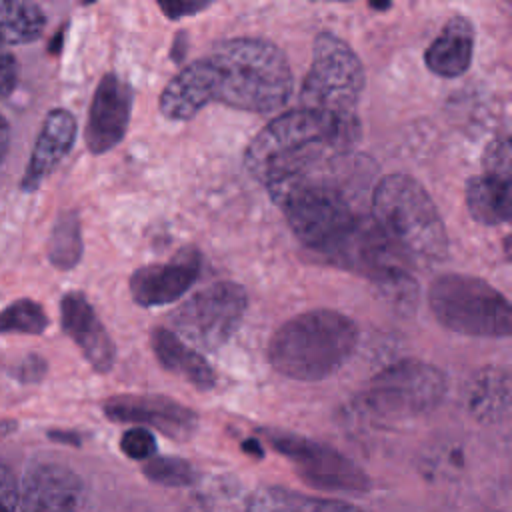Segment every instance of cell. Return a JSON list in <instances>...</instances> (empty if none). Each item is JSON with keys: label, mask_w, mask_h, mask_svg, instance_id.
Masks as SVG:
<instances>
[{"label": "cell", "mask_w": 512, "mask_h": 512, "mask_svg": "<svg viewBox=\"0 0 512 512\" xmlns=\"http://www.w3.org/2000/svg\"><path fill=\"white\" fill-rule=\"evenodd\" d=\"M286 54L264 38L220 40L212 50L186 64L160 92V114L174 122L194 118L206 104L220 102L238 110L270 114L292 94Z\"/></svg>", "instance_id": "1"}, {"label": "cell", "mask_w": 512, "mask_h": 512, "mask_svg": "<svg viewBox=\"0 0 512 512\" xmlns=\"http://www.w3.org/2000/svg\"><path fill=\"white\" fill-rule=\"evenodd\" d=\"M372 172L368 158L346 152L266 188L294 236L322 260L368 216L362 202Z\"/></svg>", "instance_id": "2"}, {"label": "cell", "mask_w": 512, "mask_h": 512, "mask_svg": "<svg viewBox=\"0 0 512 512\" xmlns=\"http://www.w3.org/2000/svg\"><path fill=\"white\" fill-rule=\"evenodd\" d=\"M360 140L358 116H334L296 108L268 122L248 144L244 166L252 178L270 186L338 154L354 152Z\"/></svg>", "instance_id": "3"}, {"label": "cell", "mask_w": 512, "mask_h": 512, "mask_svg": "<svg viewBox=\"0 0 512 512\" xmlns=\"http://www.w3.org/2000/svg\"><path fill=\"white\" fill-rule=\"evenodd\" d=\"M370 218L410 266L446 260L450 242L444 220L424 186L412 176L380 178L372 190Z\"/></svg>", "instance_id": "4"}, {"label": "cell", "mask_w": 512, "mask_h": 512, "mask_svg": "<svg viewBox=\"0 0 512 512\" xmlns=\"http://www.w3.org/2000/svg\"><path fill=\"white\" fill-rule=\"evenodd\" d=\"M352 318L316 308L286 320L268 342L270 366L292 380L318 382L340 370L358 346Z\"/></svg>", "instance_id": "5"}, {"label": "cell", "mask_w": 512, "mask_h": 512, "mask_svg": "<svg viewBox=\"0 0 512 512\" xmlns=\"http://www.w3.org/2000/svg\"><path fill=\"white\" fill-rule=\"evenodd\" d=\"M428 304L434 318L452 332L478 338H506L512 332L506 296L482 278L442 274L428 288Z\"/></svg>", "instance_id": "6"}, {"label": "cell", "mask_w": 512, "mask_h": 512, "mask_svg": "<svg viewBox=\"0 0 512 512\" xmlns=\"http://www.w3.org/2000/svg\"><path fill=\"white\" fill-rule=\"evenodd\" d=\"M364 68L356 52L332 32H320L312 46V64L300 88L302 108L334 116H356L364 90Z\"/></svg>", "instance_id": "7"}, {"label": "cell", "mask_w": 512, "mask_h": 512, "mask_svg": "<svg viewBox=\"0 0 512 512\" xmlns=\"http://www.w3.org/2000/svg\"><path fill=\"white\" fill-rule=\"evenodd\" d=\"M248 306L244 286L222 280L198 290L168 314V330L192 348L214 352L238 330Z\"/></svg>", "instance_id": "8"}, {"label": "cell", "mask_w": 512, "mask_h": 512, "mask_svg": "<svg viewBox=\"0 0 512 512\" xmlns=\"http://www.w3.org/2000/svg\"><path fill=\"white\" fill-rule=\"evenodd\" d=\"M440 368L404 358L380 370L364 390V406L380 418H414L432 412L446 394Z\"/></svg>", "instance_id": "9"}, {"label": "cell", "mask_w": 512, "mask_h": 512, "mask_svg": "<svg viewBox=\"0 0 512 512\" xmlns=\"http://www.w3.org/2000/svg\"><path fill=\"white\" fill-rule=\"evenodd\" d=\"M264 436L296 464L300 476L312 486L326 490H366L370 486L368 476L352 460L326 444L280 430H264Z\"/></svg>", "instance_id": "10"}, {"label": "cell", "mask_w": 512, "mask_h": 512, "mask_svg": "<svg viewBox=\"0 0 512 512\" xmlns=\"http://www.w3.org/2000/svg\"><path fill=\"white\" fill-rule=\"evenodd\" d=\"M202 254L194 246L180 248L170 260L140 266L130 276V292L136 304L144 308L176 302L198 280Z\"/></svg>", "instance_id": "11"}, {"label": "cell", "mask_w": 512, "mask_h": 512, "mask_svg": "<svg viewBox=\"0 0 512 512\" xmlns=\"http://www.w3.org/2000/svg\"><path fill=\"white\" fill-rule=\"evenodd\" d=\"M114 422H132L150 426L174 440L190 438L198 428V416L188 406L156 394H122L112 396L102 406Z\"/></svg>", "instance_id": "12"}, {"label": "cell", "mask_w": 512, "mask_h": 512, "mask_svg": "<svg viewBox=\"0 0 512 512\" xmlns=\"http://www.w3.org/2000/svg\"><path fill=\"white\" fill-rule=\"evenodd\" d=\"M132 86L114 72L102 76L98 82L88 122H86V146L92 154H104L112 150L126 136L132 112Z\"/></svg>", "instance_id": "13"}, {"label": "cell", "mask_w": 512, "mask_h": 512, "mask_svg": "<svg viewBox=\"0 0 512 512\" xmlns=\"http://www.w3.org/2000/svg\"><path fill=\"white\" fill-rule=\"evenodd\" d=\"M84 494L80 476L62 464L34 466L20 488L22 512H76Z\"/></svg>", "instance_id": "14"}, {"label": "cell", "mask_w": 512, "mask_h": 512, "mask_svg": "<svg viewBox=\"0 0 512 512\" xmlns=\"http://www.w3.org/2000/svg\"><path fill=\"white\" fill-rule=\"evenodd\" d=\"M64 332L76 342L84 358L98 372H108L116 362V346L82 292H68L60 302Z\"/></svg>", "instance_id": "15"}, {"label": "cell", "mask_w": 512, "mask_h": 512, "mask_svg": "<svg viewBox=\"0 0 512 512\" xmlns=\"http://www.w3.org/2000/svg\"><path fill=\"white\" fill-rule=\"evenodd\" d=\"M76 130V118L72 112L64 108L48 112L22 176L20 186L24 192H34L60 164V160H64L76 140Z\"/></svg>", "instance_id": "16"}, {"label": "cell", "mask_w": 512, "mask_h": 512, "mask_svg": "<svg viewBox=\"0 0 512 512\" xmlns=\"http://www.w3.org/2000/svg\"><path fill=\"white\" fill-rule=\"evenodd\" d=\"M474 54V26L466 16H452L424 52L426 68L440 78L462 76Z\"/></svg>", "instance_id": "17"}, {"label": "cell", "mask_w": 512, "mask_h": 512, "mask_svg": "<svg viewBox=\"0 0 512 512\" xmlns=\"http://www.w3.org/2000/svg\"><path fill=\"white\" fill-rule=\"evenodd\" d=\"M150 346L154 358L164 370L182 376L198 390L214 388L216 374L212 366L206 362V358L192 346H188L184 340H180L166 326H156L150 332Z\"/></svg>", "instance_id": "18"}, {"label": "cell", "mask_w": 512, "mask_h": 512, "mask_svg": "<svg viewBox=\"0 0 512 512\" xmlns=\"http://www.w3.org/2000/svg\"><path fill=\"white\" fill-rule=\"evenodd\" d=\"M466 206L470 216L484 226H498L510 220V178L484 172L466 184Z\"/></svg>", "instance_id": "19"}, {"label": "cell", "mask_w": 512, "mask_h": 512, "mask_svg": "<svg viewBox=\"0 0 512 512\" xmlns=\"http://www.w3.org/2000/svg\"><path fill=\"white\" fill-rule=\"evenodd\" d=\"M468 410L482 422H500L510 410V380L504 370H482L468 388Z\"/></svg>", "instance_id": "20"}, {"label": "cell", "mask_w": 512, "mask_h": 512, "mask_svg": "<svg viewBox=\"0 0 512 512\" xmlns=\"http://www.w3.org/2000/svg\"><path fill=\"white\" fill-rule=\"evenodd\" d=\"M46 18L40 6L20 0H0V44H26L40 38Z\"/></svg>", "instance_id": "21"}, {"label": "cell", "mask_w": 512, "mask_h": 512, "mask_svg": "<svg viewBox=\"0 0 512 512\" xmlns=\"http://www.w3.org/2000/svg\"><path fill=\"white\" fill-rule=\"evenodd\" d=\"M82 256V236L76 212L60 216L50 238V260L54 266L68 270L78 264Z\"/></svg>", "instance_id": "22"}, {"label": "cell", "mask_w": 512, "mask_h": 512, "mask_svg": "<svg viewBox=\"0 0 512 512\" xmlns=\"http://www.w3.org/2000/svg\"><path fill=\"white\" fill-rule=\"evenodd\" d=\"M48 326L44 308L34 300H16L0 312V332L40 334Z\"/></svg>", "instance_id": "23"}, {"label": "cell", "mask_w": 512, "mask_h": 512, "mask_svg": "<svg viewBox=\"0 0 512 512\" xmlns=\"http://www.w3.org/2000/svg\"><path fill=\"white\" fill-rule=\"evenodd\" d=\"M144 474L164 486H186L194 480V468L174 456H152L144 464Z\"/></svg>", "instance_id": "24"}, {"label": "cell", "mask_w": 512, "mask_h": 512, "mask_svg": "<svg viewBox=\"0 0 512 512\" xmlns=\"http://www.w3.org/2000/svg\"><path fill=\"white\" fill-rule=\"evenodd\" d=\"M296 494L282 486H262L252 492L244 512H294Z\"/></svg>", "instance_id": "25"}, {"label": "cell", "mask_w": 512, "mask_h": 512, "mask_svg": "<svg viewBox=\"0 0 512 512\" xmlns=\"http://www.w3.org/2000/svg\"><path fill=\"white\" fill-rule=\"evenodd\" d=\"M120 450L132 460H150L156 454V438L144 426L128 428L120 438Z\"/></svg>", "instance_id": "26"}, {"label": "cell", "mask_w": 512, "mask_h": 512, "mask_svg": "<svg viewBox=\"0 0 512 512\" xmlns=\"http://www.w3.org/2000/svg\"><path fill=\"white\" fill-rule=\"evenodd\" d=\"M294 512H370V510H366L358 504H352V502H344V500L296 494Z\"/></svg>", "instance_id": "27"}, {"label": "cell", "mask_w": 512, "mask_h": 512, "mask_svg": "<svg viewBox=\"0 0 512 512\" xmlns=\"http://www.w3.org/2000/svg\"><path fill=\"white\" fill-rule=\"evenodd\" d=\"M20 506V486L14 472L0 464V512H16Z\"/></svg>", "instance_id": "28"}, {"label": "cell", "mask_w": 512, "mask_h": 512, "mask_svg": "<svg viewBox=\"0 0 512 512\" xmlns=\"http://www.w3.org/2000/svg\"><path fill=\"white\" fill-rule=\"evenodd\" d=\"M486 172L510 178V144L508 140L494 142L486 152Z\"/></svg>", "instance_id": "29"}, {"label": "cell", "mask_w": 512, "mask_h": 512, "mask_svg": "<svg viewBox=\"0 0 512 512\" xmlns=\"http://www.w3.org/2000/svg\"><path fill=\"white\" fill-rule=\"evenodd\" d=\"M16 78H18L16 60L12 52L0 44V98L8 96L14 90Z\"/></svg>", "instance_id": "30"}, {"label": "cell", "mask_w": 512, "mask_h": 512, "mask_svg": "<svg viewBox=\"0 0 512 512\" xmlns=\"http://www.w3.org/2000/svg\"><path fill=\"white\" fill-rule=\"evenodd\" d=\"M158 8L170 18V20H180L184 16H192L204 8H208V2H184V0H174V2H158Z\"/></svg>", "instance_id": "31"}, {"label": "cell", "mask_w": 512, "mask_h": 512, "mask_svg": "<svg viewBox=\"0 0 512 512\" xmlns=\"http://www.w3.org/2000/svg\"><path fill=\"white\" fill-rule=\"evenodd\" d=\"M44 372H46V364H44V360L42 358H38V356H30L24 364H22V380H26V382H30V380H40L42 376H44Z\"/></svg>", "instance_id": "32"}, {"label": "cell", "mask_w": 512, "mask_h": 512, "mask_svg": "<svg viewBox=\"0 0 512 512\" xmlns=\"http://www.w3.org/2000/svg\"><path fill=\"white\" fill-rule=\"evenodd\" d=\"M186 52H188V34L184 30L176 32L174 40H172V50H170V58L174 62H182L186 58Z\"/></svg>", "instance_id": "33"}, {"label": "cell", "mask_w": 512, "mask_h": 512, "mask_svg": "<svg viewBox=\"0 0 512 512\" xmlns=\"http://www.w3.org/2000/svg\"><path fill=\"white\" fill-rule=\"evenodd\" d=\"M8 144H10V128L6 118L0 114V162L4 160L6 152H8Z\"/></svg>", "instance_id": "34"}, {"label": "cell", "mask_w": 512, "mask_h": 512, "mask_svg": "<svg viewBox=\"0 0 512 512\" xmlns=\"http://www.w3.org/2000/svg\"><path fill=\"white\" fill-rule=\"evenodd\" d=\"M50 436H52V438H56V440H62V442H78V438H76V436H72V434H60V432H52Z\"/></svg>", "instance_id": "35"}, {"label": "cell", "mask_w": 512, "mask_h": 512, "mask_svg": "<svg viewBox=\"0 0 512 512\" xmlns=\"http://www.w3.org/2000/svg\"><path fill=\"white\" fill-rule=\"evenodd\" d=\"M16 428V422H0V436L10 434Z\"/></svg>", "instance_id": "36"}, {"label": "cell", "mask_w": 512, "mask_h": 512, "mask_svg": "<svg viewBox=\"0 0 512 512\" xmlns=\"http://www.w3.org/2000/svg\"><path fill=\"white\" fill-rule=\"evenodd\" d=\"M370 8H376V10H386V8H390V4H388V2H384V4H374V2H370Z\"/></svg>", "instance_id": "37"}]
</instances>
